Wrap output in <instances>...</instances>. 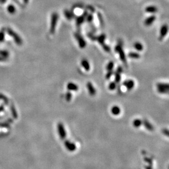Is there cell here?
Segmentation results:
<instances>
[{
  "label": "cell",
  "mask_w": 169,
  "mask_h": 169,
  "mask_svg": "<svg viewBox=\"0 0 169 169\" xmlns=\"http://www.w3.org/2000/svg\"><path fill=\"white\" fill-rule=\"evenodd\" d=\"M74 36L77 41L78 42V46H79V48H82V49L84 48L86 46V42H85L82 35H81V34H80L79 33L76 32L74 33Z\"/></svg>",
  "instance_id": "cell-3"
},
{
  "label": "cell",
  "mask_w": 169,
  "mask_h": 169,
  "mask_svg": "<svg viewBox=\"0 0 169 169\" xmlns=\"http://www.w3.org/2000/svg\"><path fill=\"white\" fill-rule=\"evenodd\" d=\"M157 91L160 94H168L169 92V89L163 88H157Z\"/></svg>",
  "instance_id": "cell-29"
},
{
  "label": "cell",
  "mask_w": 169,
  "mask_h": 169,
  "mask_svg": "<svg viewBox=\"0 0 169 169\" xmlns=\"http://www.w3.org/2000/svg\"><path fill=\"white\" fill-rule=\"evenodd\" d=\"M58 132L60 138L62 140H64L66 137V131L65 130V127L61 123H58Z\"/></svg>",
  "instance_id": "cell-4"
},
{
  "label": "cell",
  "mask_w": 169,
  "mask_h": 169,
  "mask_svg": "<svg viewBox=\"0 0 169 169\" xmlns=\"http://www.w3.org/2000/svg\"><path fill=\"white\" fill-rule=\"evenodd\" d=\"M162 132H163L164 135L166 136L167 137L169 136V131L168 129H166V128H164V129H163V131H162Z\"/></svg>",
  "instance_id": "cell-38"
},
{
  "label": "cell",
  "mask_w": 169,
  "mask_h": 169,
  "mask_svg": "<svg viewBox=\"0 0 169 169\" xmlns=\"http://www.w3.org/2000/svg\"><path fill=\"white\" fill-rule=\"evenodd\" d=\"M157 88H169V85L168 83H163V82H158L157 83Z\"/></svg>",
  "instance_id": "cell-25"
},
{
  "label": "cell",
  "mask_w": 169,
  "mask_h": 169,
  "mask_svg": "<svg viewBox=\"0 0 169 169\" xmlns=\"http://www.w3.org/2000/svg\"><path fill=\"white\" fill-rule=\"evenodd\" d=\"M88 8H89V9L90 10V11H92V12H94V11H95V9L93 7H91V6H88Z\"/></svg>",
  "instance_id": "cell-41"
},
{
  "label": "cell",
  "mask_w": 169,
  "mask_h": 169,
  "mask_svg": "<svg viewBox=\"0 0 169 169\" xmlns=\"http://www.w3.org/2000/svg\"><path fill=\"white\" fill-rule=\"evenodd\" d=\"M88 14V12L85 11L83 12L82 15L77 17V18L76 19V26H77L78 28H79L80 26H81L84 23V21H85V19H86V16Z\"/></svg>",
  "instance_id": "cell-6"
},
{
  "label": "cell",
  "mask_w": 169,
  "mask_h": 169,
  "mask_svg": "<svg viewBox=\"0 0 169 169\" xmlns=\"http://www.w3.org/2000/svg\"><path fill=\"white\" fill-rule=\"evenodd\" d=\"M121 74L118 72H117L115 71V73H114V80H115V82L117 83H118L121 80Z\"/></svg>",
  "instance_id": "cell-27"
},
{
  "label": "cell",
  "mask_w": 169,
  "mask_h": 169,
  "mask_svg": "<svg viewBox=\"0 0 169 169\" xmlns=\"http://www.w3.org/2000/svg\"><path fill=\"white\" fill-rule=\"evenodd\" d=\"M120 43L117 44L114 47V51L118 53L119 56V58L124 64L125 66H127V60L126 58V55H125L124 51L123 49V43H122V41L120 40Z\"/></svg>",
  "instance_id": "cell-1"
},
{
  "label": "cell",
  "mask_w": 169,
  "mask_h": 169,
  "mask_svg": "<svg viewBox=\"0 0 169 169\" xmlns=\"http://www.w3.org/2000/svg\"><path fill=\"white\" fill-rule=\"evenodd\" d=\"M4 33L1 31V32H0V42L3 41V39H4Z\"/></svg>",
  "instance_id": "cell-40"
},
{
  "label": "cell",
  "mask_w": 169,
  "mask_h": 169,
  "mask_svg": "<svg viewBox=\"0 0 169 169\" xmlns=\"http://www.w3.org/2000/svg\"><path fill=\"white\" fill-rule=\"evenodd\" d=\"M145 11L147 13H156L158 11V8H157V7H155V6H149L145 8Z\"/></svg>",
  "instance_id": "cell-18"
},
{
  "label": "cell",
  "mask_w": 169,
  "mask_h": 169,
  "mask_svg": "<svg viewBox=\"0 0 169 169\" xmlns=\"http://www.w3.org/2000/svg\"><path fill=\"white\" fill-rule=\"evenodd\" d=\"M0 55H1L3 58L7 57L8 56V53L5 51H0Z\"/></svg>",
  "instance_id": "cell-35"
},
{
  "label": "cell",
  "mask_w": 169,
  "mask_h": 169,
  "mask_svg": "<svg viewBox=\"0 0 169 169\" xmlns=\"http://www.w3.org/2000/svg\"><path fill=\"white\" fill-rule=\"evenodd\" d=\"M123 69L121 66H118V68H117V70H116V71L118 72V73H119L120 74H122V73H123Z\"/></svg>",
  "instance_id": "cell-39"
},
{
  "label": "cell",
  "mask_w": 169,
  "mask_h": 169,
  "mask_svg": "<svg viewBox=\"0 0 169 169\" xmlns=\"http://www.w3.org/2000/svg\"><path fill=\"white\" fill-rule=\"evenodd\" d=\"M117 88V83L115 82H111L108 85V89L110 91H114Z\"/></svg>",
  "instance_id": "cell-28"
},
{
  "label": "cell",
  "mask_w": 169,
  "mask_h": 169,
  "mask_svg": "<svg viewBox=\"0 0 169 169\" xmlns=\"http://www.w3.org/2000/svg\"><path fill=\"white\" fill-rule=\"evenodd\" d=\"M11 111L12 112L13 117L15 118H17V113H16V110H15V108H14V107H12L11 108Z\"/></svg>",
  "instance_id": "cell-36"
},
{
  "label": "cell",
  "mask_w": 169,
  "mask_h": 169,
  "mask_svg": "<svg viewBox=\"0 0 169 169\" xmlns=\"http://www.w3.org/2000/svg\"><path fill=\"white\" fill-rule=\"evenodd\" d=\"M90 28H91V31H92V32H93L94 33H95L96 32L97 29H96V27H95V26L94 25H93L92 24H90Z\"/></svg>",
  "instance_id": "cell-37"
},
{
  "label": "cell",
  "mask_w": 169,
  "mask_h": 169,
  "mask_svg": "<svg viewBox=\"0 0 169 169\" xmlns=\"http://www.w3.org/2000/svg\"><path fill=\"white\" fill-rule=\"evenodd\" d=\"M113 74V70H111V71H107V73L106 74V76H105V78H106L107 80H108L109 78H111V76H112Z\"/></svg>",
  "instance_id": "cell-33"
},
{
  "label": "cell",
  "mask_w": 169,
  "mask_h": 169,
  "mask_svg": "<svg viewBox=\"0 0 169 169\" xmlns=\"http://www.w3.org/2000/svg\"><path fill=\"white\" fill-rule=\"evenodd\" d=\"M134 47L138 51H142L143 49V46L140 42H136L134 44Z\"/></svg>",
  "instance_id": "cell-21"
},
{
  "label": "cell",
  "mask_w": 169,
  "mask_h": 169,
  "mask_svg": "<svg viewBox=\"0 0 169 169\" xmlns=\"http://www.w3.org/2000/svg\"><path fill=\"white\" fill-rule=\"evenodd\" d=\"M86 87L88 89V92L89 95L91 96H94L96 95V90L93 86V83L91 82H88L86 83Z\"/></svg>",
  "instance_id": "cell-10"
},
{
  "label": "cell",
  "mask_w": 169,
  "mask_h": 169,
  "mask_svg": "<svg viewBox=\"0 0 169 169\" xmlns=\"http://www.w3.org/2000/svg\"><path fill=\"white\" fill-rule=\"evenodd\" d=\"M8 11L9 12V13H11V14H13V13H15L16 12V8L13 5L10 4L9 6L8 7Z\"/></svg>",
  "instance_id": "cell-32"
},
{
  "label": "cell",
  "mask_w": 169,
  "mask_h": 169,
  "mask_svg": "<svg viewBox=\"0 0 169 169\" xmlns=\"http://www.w3.org/2000/svg\"><path fill=\"white\" fill-rule=\"evenodd\" d=\"M94 20V16L92 14V13H88L86 16V19H85V21L89 24H92Z\"/></svg>",
  "instance_id": "cell-23"
},
{
  "label": "cell",
  "mask_w": 169,
  "mask_h": 169,
  "mask_svg": "<svg viewBox=\"0 0 169 169\" xmlns=\"http://www.w3.org/2000/svg\"><path fill=\"white\" fill-rule=\"evenodd\" d=\"M28 0H24V2L25 3H26V4L28 3Z\"/></svg>",
  "instance_id": "cell-42"
},
{
  "label": "cell",
  "mask_w": 169,
  "mask_h": 169,
  "mask_svg": "<svg viewBox=\"0 0 169 169\" xmlns=\"http://www.w3.org/2000/svg\"><path fill=\"white\" fill-rule=\"evenodd\" d=\"M63 13H64V16H65V17L68 21H71L75 16V14L73 13V12L69 11V10L65 9L63 11Z\"/></svg>",
  "instance_id": "cell-15"
},
{
  "label": "cell",
  "mask_w": 169,
  "mask_h": 169,
  "mask_svg": "<svg viewBox=\"0 0 169 169\" xmlns=\"http://www.w3.org/2000/svg\"><path fill=\"white\" fill-rule=\"evenodd\" d=\"M128 57L131 59H140L141 57V56L139 53L135 52H130L128 53Z\"/></svg>",
  "instance_id": "cell-19"
},
{
  "label": "cell",
  "mask_w": 169,
  "mask_h": 169,
  "mask_svg": "<svg viewBox=\"0 0 169 169\" xmlns=\"http://www.w3.org/2000/svg\"><path fill=\"white\" fill-rule=\"evenodd\" d=\"M114 64L113 61L109 62L107 63V64L106 65V66L107 71L113 70V68H114Z\"/></svg>",
  "instance_id": "cell-26"
},
{
  "label": "cell",
  "mask_w": 169,
  "mask_h": 169,
  "mask_svg": "<svg viewBox=\"0 0 169 169\" xmlns=\"http://www.w3.org/2000/svg\"><path fill=\"white\" fill-rule=\"evenodd\" d=\"M97 16H98V21H99L100 26H101L102 28H103L105 25V23H104V20H103V16H102L101 13L99 12H98V13H97Z\"/></svg>",
  "instance_id": "cell-20"
},
{
  "label": "cell",
  "mask_w": 169,
  "mask_h": 169,
  "mask_svg": "<svg viewBox=\"0 0 169 169\" xmlns=\"http://www.w3.org/2000/svg\"><path fill=\"white\" fill-rule=\"evenodd\" d=\"M101 46L102 47L103 49L104 50L105 52H111V48H110V47L108 46V45H106L105 43L102 45H101Z\"/></svg>",
  "instance_id": "cell-31"
},
{
  "label": "cell",
  "mask_w": 169,
  "mask_h": 169,
  "mask_svg": "<svg viewBox=\"0 0 169 169\" xmlns=\"http://www.w3.org/2000/svg\"><path fill=\"white\" fill-rule=\"evenodd\" d=\"M156 20V16L154 15H152V16H150L148 17H147L146 19L144 21V24L145 26H148L151 25L152 24H153V23L154 22V21Z\"/></svg>",
  "instance_id": "cell-11"
},
{
  "label": "cell",
  "mask_w": 169,
  "mask_h": 169,
  "mask_svg": "<svg viewBox=\"0 0 169 169\" xmlns=\"http://www.w3.org/2000/svg\"><path fill=\"white\" fill-rule=\"evenodd\" d=\"M148 164V165H145V169H153V161L147 163Z\"/></svg>",
  "instance_id": "cell-34"
},
{
  "label": "cell",
  "mask_w": 169,
  "mask_h": 169,
  "mask_svg": "<svg viewBox=\"0 0 169 169\" xmlns=\"http://www.w3.org/2000/svg\"><path fill=\"white\" fill-rule=\"evenodd\" d=\"M87 36H88V38H89L90 40H91V41H96L97 36H96V35H95L94 33L92 32V31L88 32V33H87Z\"/></svg>",
  "instance_id": "cell-24"
},
{
  "label": "cell",
  "mask_w": 169,
  "mask_h": 169,
  "mask_svg": "<svg viewBox=\"0 0 169 169\" xmlns=\"http://www.w3.org/2000/svg\"><path fill=\"white\" fill-rule=\"evenodd\" d=\"M67 88L68 91H77L79 90V87L76 83L72 82H70L67 84Z\"/></svg>",
  "instance_id": "cell-12"
},
{
  "label": "cell",
  "mask_w": 169,
  "mask_h": 169,
  "mask_svg": "<svg viewBox=\"0 0 169 169\" xmlns=\"http://www.w3.org/2000/svg\"><path fill=\"white\" fill-rule=\"evenodd\" d=\"M81 64L82 67L86 70V71H89L90 69V66L89 63L88 61L86 59H83L81 62Z\"/></svg>",
  "instance_id": "cell-16"
},
{
  "label": "cell",
  "mask_w": 169,
  "mask_h": 169,
  "mask_svg": "<svg viewBox=\"0 0 169 169\" xmlns=\"http://www.w3.org/2000/svg\"><path fill=\"white\" fill-rule=\"evenodd\" d=\"M142 124L144 125V126L145 127V128H146L147 130L149 131H152L154 130V127L151 123H150L148 120L146 119H144L142 120Z\"/></svg>",
  "instance_id": "cell-13"
},
{
  "label": "cell",
  "mask_w": 169,
  "mask_h": 169,
  "mask_svg": "<svg viewBox=\"0 0 169 169\" xmlns=\"http://www.w3.org/2000/svg\"><path fill=\"white\" fill-rule=\"evenodd\" d=\"M123 85L126 88L128 91H131L135 86V82L133 80H126L123 82Z\"/></svg>",
  "instance_id": "cell-9"
},
{
  "label": "cell",
  "mask_w": 169,
  "mask_h": 169,
  "mask_svg": "<svg viewBox=\"0 0 169 169\" xmlns=\"http://www.w3.org/2000/svg\"><path fill=\"white\" fill-rule=\"evenodd\" d=\"M72 93L70 91H67L65 95V99L67 102H70L72 99Z\"/></svg>",
  "instance_id": "cell-30"
},
{
  "label": "cell",
  "mask_w": 169,
  "mask_h": 169,
  "mask_svg": "<svg viewBox=\"0 0 169 169\" xmlns=\"http://www.w3.org/2000/svg\"><path fill=\"white\" fill-rule=\"evenodd\" d=\"M168 26L167 24H164L163 25H162V26L160 28V34H159V36L158 39L160 41H162L164 39V38L166 36V35H167L168 33Z\"/></svg>",
  "instance_id": "cell-7"
},
{
  "label": "cell",
  "mask_w": 169,
  "mask_h": 169,
  "mask_svg": "<svg viewBox=\"0 0 169 169\" xmlns=\"http://www.w3.org/2000/svg\"><path fill=\"white\" fill-rule=\"evenodd\" d=\"M65 146L68 151L72 152L76 150L77 147L76 144L73 142H70L69 140H65L64 141Z\"/></svg>",
  "instance_id": "cell-8"
},
{
  "label": "cell",
  "mask_w": 169,
  "mask_h": 169,
  "mask_svg": "<svg viewBox=\"0 0 169 169\" xmlns=\"http://www.w3.org/2000/svg\"><path fill=\"white\" fill-rule=\"evenodd\" d=\"M111 113L113 115H118L121 112V110H120V108L117 105H114L112 107L111 109Z\"/></svg>",
  "instance_id": "cell-17"
},
{
  "label": "cell",
  "mask_w": 169,
  "mask_h": 169,
  "mask_svg": "<svg viewBox=\"0 0 169 169\" xmlns=\"http://www.w3.org/2000/svg\"><path fill=\"white\" fill-rule=\"evenodd\" d=\"M7 31L8 34H9L10 36L12 37L13 39L14 40L15 42H16L18 45H21L23 43L22 40H21V38L18 36V35L17 34H16V33L14 32V31L10 29H7Z\"/></svg>",
  "instance_id": "cell-5"
},
{
  "label": "cell",
  "mask_w": 169,
  "mask_h": 169,
  "mask_svg": "<svg viewBox=\"0 0 169 169\" xmlns=\"http://www.w3.org/2000/svg\"><path fill=\"white\" fill-rule=\"evenodd\" d=\"M106 38V35L105 34H101L96 36V41L98 42V43L101 45H102L105 43V40Z\"/></svg>",
  "instance_id": "cell-14"
},
{
  "label": "cell",
  "mask_w": 169,
  "mask_h": 169,
  "mask_svg": "<svg viewBox=\"0 0 169 169\" xmlns=\"http://www.w3.org/2000/svg\"><path fill=\"white\" fill-rule=\"evenodd\" d=\"M142 124V120L140 119H136L133 121V125L135 128H138L141 126Z\"/></svg>",
  "instance_id": "cell-22"
},
{
  "label": "cell",
  "mask_w": 169,
  "mask_h": 169,
  "mask_svg": "<svg viewBox=\"0 0 169 169\" xmlns=\"http://www.w3.org/2000/svg\"><path fill=\"white\" fill-rule=\"evenodd\" d=\"M59 19L58 14L56 12H54L51 15V27H50V33L51 34H54L55 31L56 26L58 23Z\"/></svg>",
  "instance_id": "cell-2"
}]
</instances>
